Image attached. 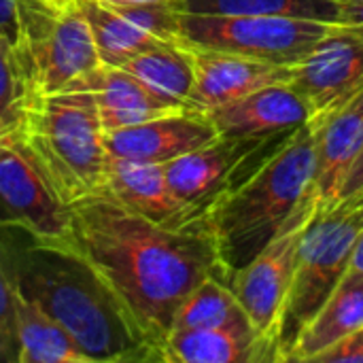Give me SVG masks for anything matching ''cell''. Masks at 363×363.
<instances>
[{
	"instance_id": "cell-1",
	"label": "cell",
	"mask_w": 363,
	"mask_h": 363,
	"mask_svg": "<svg viewBox=\"0 0 363 363\" xmlns=\"http://www.w3.org/2000/svg\"><path fill=\"white\" fill-rule=\"evenodd\" d=\"M68 206L70 228L60 245L79 253L108 283L164 362L183 300L208 277L228 279L206 223L164 228L102 191Z\"/></svg>"
},
{
	"instance_id": "cell-2",
	"label": "cell",
	"mask_w": 363,
	"mask_h": 363,
	"mask_svg": "<svg viewBox=\"0 0 363 363\" xmlns=\"http://www.w3.org/2000/svg\"><path fill=\"white\" fill-rule=\"evenodd\" d=\"M17 289L53 317L89 363L162 362L108 283L70 247L11 249Z\"/></svg>"
},
{
	"instance_id": "cell-3",
	"label": "cell",
	"mask_w": 363,
	"mask_h": 363,
	"mask_svg": "<svg viewBox=\"0 0 363 363\" xmlns=\"http://www.w3.org/2000/svg\"><path fill=\"white\" fill-rule=\"evenodd\" d=\"M317 123L308 121L245 183L204 217L230 277L264 251L308 204L317 202Z\"/></svg>"
},
{
	"instance_id": "cell-4",
	"label": "cell",
	"mask_w": 363,
	"mask_h": 363,
	"mask_svg": "<svg viewBox=\"0 0 363 363\" xmlns=\"http://www.w3.org/2000/svg\"><path fill=\"white\" fill-rule=\"evenodd\" d=\"M13 132L66 204L100 191L104 130L87 91L28 98Z\"/></svg>"
},
{
	"instance_id": "cell-5",
	"label": "cell",
	"mask_w": 363,
	"mask_h": 363,
	"mask_svg": "<svg viewBox=\"0 0 363 363\" xmlns=\"http://www.w3.org/2000/svg\"><path fill=\"white\" fill-rule=\"evenodd\" d=\"M363 232V187L330 204H317L298 247L291 289L279 325L281 363L330 294L349 274Z\"/></svg>"
},
{
	"instance_id": "cell-6",
	"label": "cell",
	"mask_w": 363,
	"mask_h": 363,
	"mask_svg": "<svg viewBox=\"0 0 363 363\" xmlns=\"http://www.w3.org/2000/svg\"><path fill=\"white\" fill-rule=\"evenodd\" d=\"M17 60L28 98L66 91L100 66L77 0H17Z\"/></svg>"
},
{
	"instance_id": "cell-7",
	"label": "cell",
	"mask_w": 363,
	"mask_h": 363,
	"mask_svg": "<svg viewBox=\"0 0 363 363\" xmlns=\"http://www.w3.org/2000/svg\"><path fill=\"white\" fill-rule=\"evenodd\" d=\"M334 23L272 15H191L179 13L181 43L191 49H215L259 62L296 66Z\"/></svg>"
},
{
	"instance_id": "cell-8",
	"label": "cell",
	"mask_w": 363,
	"mask_h": 363,
	"mask_svg": "<svg viewBox=\"0 0 363 363\" xmlns=\"http://www.w3.org/2000/svg\"><path fill=\"white\" fill-rule=\"evenodd\" d=\"M296 130L264 136L219 134L215 140L164 164L168 187L181 204H185L198 219H204L225 194L262 168Z\"/></svg>"
},
{
	"instance_id": "cell-9",
	"label": "cell",
	"mask_w": 363,
	"mask_h": 363,
	"mask_svg": "<svg viewBox=\"0 0 363 363\" xmlns=\"http://www.w3.org/2000/svg\"><path fill=\"white\" fill-rule=\"evenodd\" d=\"M0 228L23 230L32 240L49 245L64 242L70 228V206L15 132L0 138Z\"/></svg>"
},
{
	"instance_id": "cell-10",
	"label": "cell",
	"mask_w": 363,
	"mask_h": 363,
	"mask_svg": "<svg viewBox=\"0 0 363 363\" xmlns=\"http://www.w3.org/2000/svg\"><path fill=\"white\" fill-rule=\"evenodd\" d=\"M317 204L319 202L304 206L264 251L230 277V287L247 319L257 334L277 347L283 308L296 272L298 247Z\"/></svg>"
},
{
	"instance_id": "cell-11",
	"label": "cell",
	"mask_w": 363,
	"mask_h": 363,
	"mask_svg": "<svg viewBox=\"0 0 363 363\" xmlns=\"http://www.w3.org/2000/svg\"><path fill=\"white\" fill-rule=\"evenodd\" d=\"M291 85L306 100L311 121L355 98L363 89V28L334 23L332 32L294 66Z\"/></svg>"
},
{
	"instance_id": "cell-12",
	"label": "cell",
	"mask_w": 363,
	"mask_h": 363,
	"mask_svg": "<svg viewBox=\"0 0 363 363\" xmlns=\"http://www.w3.org/2000/svg\"><path fill=\"white\" fill-rule=\"evenodd\" d=\"M217 136L219 132L206 113L183 108L136 125L104 132V149L108 157L166 164Z\"/></svg>"
},
{
	"instance_id": "cell-13",
	"label": "cell",
	"mask_w": 363,
	"mask_h": 363,
	"mask_svg": "<svg viewBox=\"0 0 363 363\" xmlns=\"http://www.w3.org/2000/svg\"><path fill=\"white\" fill-rule=\"evenodd\" d=\"M194 64L196 77L185 108L198 113H208L274 83H291L294 77V66L259 62L215 49H194Z\"/></svg>"
},
{
	"instance_id": "cell-14",
	"label": "cell",
	"mask_w": 363,
	"mask_h": 363,
	"mask_svg": "<svg viewBox=\"0 0 363 363\" xmlns=\"http://www.w3.org/2000/svg\"><path fill=\"white\" fill-rule=\"evenodd\" d=\"M100 191L130 213L164 228H183L196 221H204L174 198L164 174V164L106 155Z\"/></svg>"
},
{
	"instance_id": "cell-15",
	"label": "cell",
	"mask_w": 363,
	"mask_h": 363,
	"mask_svg": "<svg viewBox=\"0 0 363 363\" xmlns=\"http://www.w3.org/2000/svg\"><path fill=\"white\" fill-rule=\"evenodd\" d=\"M66 91H87L94 98L104 132L136 125L140 121L185 108L157 96L128 70L106 64H100L91 72L77 79Z\"/></svg>"
},
{
	"instance_id": "cell-16",
	"label": "cell",
	"mask_w": 363,
	"mask_h": 363,
	"mask_svg": "<svg viewBox=\"0 0 363 363\" xmlns=\"http://www.w3.org/2000/svg\"><path fill=\"white\" fill-rule=\"evenodd\" d=\"M221 136H264L311 121V108L291 83H274L206 113Z\"/></svg>"
},
{
	"instance_id": "cell-17",
	"label": "cell",
	"mask_w": 363,
	"mask_h": 363,
	"mask_svg": "<svg viewBox=\"0 0 363 363\" xmlns=\"http://www.w3.org/2000/svg\"><path fill=\"white\" fill-rule=\"evenodd\" d=\"M166 363H279V347L266 340L249 321L211 330L170 332L164 347Z\"/></svg>"
},
{
	"instance_id": "cell-18",
	"label": "cell",
	"mask_w": 363,
	"mask_h": 363,
	"mask_svg": "<svg viewBox=\"0 0 363 363\" xmlns=\"http://www.w3.org/2000/svg\"><path fill=\"white\" fill-rule=\"evenodd\" d=\"M317 123L315 194L319 204L338 198L342 179L363 145V89Z\"/></svg>"
},
{
	"instance_id": "cell-19",
	"label": "cell",
	"mask_w": 363,
	"mask_h": 363,
	"mask_svg": "<svg viewBox=\"0 0 363 363\" xmlns=\"http://www.w3.org/2000/svg\"><path fill=\"white\" fill-rule=\"evenodd\" d=\"M363 325V274L351 272L330 294L300 334L287 362H317Z\"/></svg>"
},
{
	"instance_id": "cell-20",
	"label": "cell",
	"mask_w": 363,
	"mask_h": 363,
	"mask_svg": "<svg viewBox=\"0 0 363 363\" xmlns=\"http://www.w3.org/2000/svg\"><path fill=\"white\" fill-rule=\"evenodd\" d=\"M119 68L128 70L157 96L181 106H185L196 77L194 49L181 40H155Z\"/></svg>"
},
{
	"instance_id": "cell-21",
	"label": "cell",
	"mask_w": 363,
	"mask_h": 363,
	"mask_svg": "<svg viewBox=\"0 0 363 363\" xmlns=\"http://www.w3.org/2000/svg\"><path fill=\"white\" fill-rule=\"evenodd\" d=\"M17 363H89L68 332L17 289Z\"/></svg>"
},
{
	"instance_id": "cell-22",
	"label": "cell",
	"mask_w": 363,
	"mask_h": 363,
	"mask_svg": "<svg viewBox=\"0 0 363 363\" xmlns=\"http://www.w3.org/2000/svg\"><path fill=\"white\" fill-rule=\"evenodd\" d=\"M77 2L89 26L100 64L123 66L132 55L153 45L155 40H162L136 28L121 13H117L113 4L104 0H77Z\"/></svg>"
},
{
	"instance_id": "cell-23",
	"label": "cell",
	"mask_w": 363,
	"mask_h": 363,
	"mask_svg": "<svg viewBox=\"0 0 363 363\" xmlns=\"http://www.w3.org/2000/svg\"><path fill=\"white\" fill-rule=\"evenodd\" d=\"M179 13L191 15H272L336 23L340 0H170Z\"/></svg>"
},
{
	"instance_id": "cell-24",
	"label": "cell",
	"mask_w": 363,
	"mask_h": 363,
	"mask_svg": "<svg viewBox=\"0 0 363 363\" xmlns=\"http://www.w3.org/2000/svg\"><path fill=\"white\" fill-rule=\"evenodd\" d=\"M238 321H249V319L240 308L228 279L208 277L183 300V304L174 315L170 332L211 330Z\"/></svg>"
},
{
	"instance_id": "cell-25",
	"label": "cell",
	"mask_w": 363,
	"mask_h": 363,
	"mask_svg": "<svg viewBox=\"0 0 363 363\" xmlns=\"http://www.w3.org/2000/svg\"><path fill=\"white\" fill-rule=\"evenodd\" d=\"M26 102L28 87L15 45L0 36V123L4 132H13L19 125Z\"/></svg>"
},
{
	"instance_id": "cell-26",
	"label": "cell",
	"mask_w": 363,
	"mask_h": 363,
	"mask_svg": "<svg viewBox=\"0 0 363 363\" xmlns=\"http://www.w3.org/2000/svg\"><path fill=\"white\" fill-rule=\"evenodd\" d=\"M17 283L11 247L0 240V363H17Z\"/></svg>"
},
{
	"instance_id": "cell-27",
	"label": "cell",
	"mask_w": 363,
	"mask_h": 363,
	"mask_svg": "<svg viewBox=\"0 0 363 363\" xmlns=\"http://www.w3.org/2000/svg\"><path fill=\"white\" fill-rule=\"evenodd\" d=\"M113 4V2H108ZM128 21L143 32L162 40H181L179 11L170 2H147V4H113Z\"/></svg>"
},
{
	"instance_id": "cell-28",
	"label": "cell",
	"mask_w": 363,
	"mask_h": 363,
	"mask_svg": "<svg viewBox=\"0 0 363 363\" xmlns=\"http://www.w3.org/2000/svg\"><path fill=\"white\" fill-rule=\"evenodd\" d=\"M317 363H363V325L334 349L323 353Z\"/></svg>"
},
{
	"instance_id": "cell-29",
	"label": "cell",
	"mask_w": 363,
	"mask_h": 363,
	"mask_svg": "<svg viewBox=\"0 0 363 363\" xmlns=\"http://www.w3.org/2000/svg\"><path fill=\"white\" fill-rule=\"evenodd\" d=\"M17 30H19L17 0H0V36L17 45Z\"/></svg>"
},
{
	"instance_id": "cell-30",
	"label": "cell",
	"mask_w": 363,
	"mask_h": 363,
	"mask_svg": "<svg viewBox=\"0 0 363 363\" xmlns=\"http://www.w3.org/2000/svg\"><path fill=\"white\" fill-rule=\"evenodd\" d=\"M363 187V145L357 153V157L353 160V164L349 166L345 179H342V185H340V191H338V198H345V196H351L355 191H359ZM336 198V200H338Z\"/></svg>"
},
{
	"instance_id": "cell-31",
	"label": "cell",
	"mask_w": 363,
	"mask_h": 363,
	"mask_svg": "<svg viewBox=\"0 0 363 363\" xmlns=\"http://www.w3.org/2000/svg\"><path fill=\"white\" fill-rule=\"evenodd\" d=\"M351 272H362L363 274V232L362 236H359V242H357L353 262H351Z\"/></svg>"
},
{
	"instance_id": "cell-32",
	"label": "cell",
	"mask_w": 363,
	"mask_h": 363,
	"mask_svg": "<svg viewBox=\"0 0 363 363\" xmlns=\"http://www.w3.org/2000/svg\"><path fill=\"white\" fill-rule=\"evenodd\" d=\"M113 4H147V2H170V0H104Z\"/></svg>"
},
{
	"instance_id": "cell-33",
	"label": "cell",
	"mask_w": 363,
	"mask_h": 363,
	"mask_svg": "<svg viewBox=\"0 0 363 363\" xmlns=\"http://www.w3.org/2000/svg\"><path fill=\"white\" fill-rule=\"evenodd\" d=\"M2 134H4V128H2V123H0V138H2Z\"/></svg>"
},
{
	"instance_id": "cell-34",
	"label": "cell",
	"mask_w": 363,
	"mask_h": 363,
	"mask_svg": "<svg viewBox=\"0 0 363 363\" xmlns=\"http://www.w3.org/2000/svg\"><path fill=\"white\" fill-rule=\"evenodd\" d=\"M351 2H363V0H351Z\"/></svg>"
}]
</instances>
